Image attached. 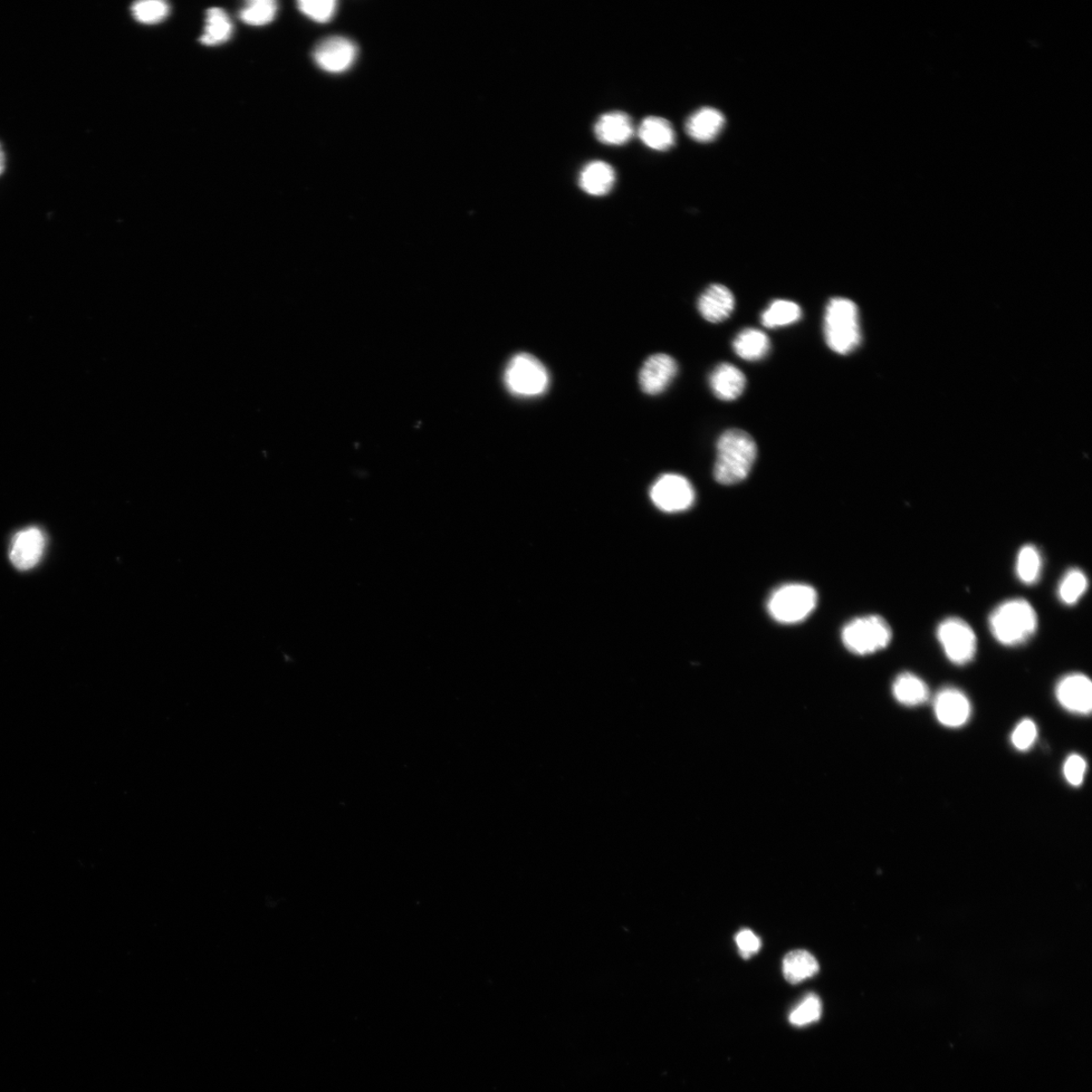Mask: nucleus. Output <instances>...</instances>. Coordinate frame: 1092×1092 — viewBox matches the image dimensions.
<instances>
[{"instance_id": "7c9ffc66", "label": "nucleus", "mask_w": 1092, "mask_h": 1092, "mask_svg": "<svg viewBox=\"0 0 1092 1092\" xmlns=\"http://www.w3.org/2000/svg\"><path fill=\"white\" fill-rule=\"evenodd\" d=\"M1037 739L1038 726L1030 718H1024L1019 723L1011 736L1013 748L1019 752L1031 750Z\"/></svg>"}, {"instance_id": "a211bd4d", "label": "nucleus", "mask_w": 1092, "mask_h": 1092, "mask_svg": "<svg viewBox=\"0 0 1092 1092\" xmlns=\"http://www.w3.org/2000/svg\"><path fill=\"white\" fill-rule=\"evenodd\" d=\"M725 123L723 114L712 108H703L690 117L686 131L690 137L698 142H712L722 132Z\"/></svg>"}, {"instance_id": "5701e85b", "label": "nucleus", "mask_w": 1092, "mask_h": 1092, "mask_svg": "<svg viewBox=\"0 0 1092 1092\" xmlns=\"http://www.w3.org/2000/svg\"><path fill=\"white\" fill-rule=\"evenodd\" d=\"M233 34V25L222 8L212 7L207 13L205 34L200 42L206 46H217L229 41Z\"/></svg>"}, {"instance_id": "412c9836", "label": "nucleus", "mask_w": 1092, "mask_h": 1092, "mask_svg": "<svg viewBox=\"0 0 1092 1092\" xmlns=\"http://www.w3.org/2000/svg\"><path fill=\"white\" fill-rule=\"evenodd\" d=\"M771 348L770 339L758 329H744L733 341L737 356L744 360L756 361L767 357Z\"/></svg>"}, {"instance_id": "4468645a", "label": "nucleus", "mask_w": 1092, "mask_h": 1092, "mask_svg": "<svg viewBox=\"0 0 1092 1092\" xmlns=\"http://www.w3.org/2000/svg\"><path fill=\"white\" fill-rule=\"evenodd\" d=\"M735 301L733 293L723 284H715L708 286L698 300V311L702 317L711 323L725 321L734 310Z\"/></svg>"}, {"instance_id": "9d476101", "label": "nucleus", "mask_w": 1092, "mask_h": 1092, "mask_svg": "<svg viewBox=\"0 0 1092 1092\" xmlns=\"http://www.w3.org/2000/svg\"><path fill=\"white\" fill-rule=\"evenodd\" d=\"M934 712L937 721L943 726L959 728L969 723L972 705L961 690L945 687L934 699Z\"/></svg>"}, {"instance_id": "6e6552de", "label": "nucleus", "mask_w": 1092, "mask_h": 1092, "mask_svg": "<svg viewBox=\"0 0 1092 1092\" xmlns=\"http://www.w3.org/2000/svg\"><path fill=\"white\" fill-rule=\"evenodd\" d=\"M650 499L660 511L680 513L695 503V490L683 476L666 474L659 476L649 492Z\"/></svg>"}, {"instance_id": "0eeeda50", "label": "nucleus", "mask_w": 1092, "mask_h": 1092, "mask_svg": "<svg viewBox=\"0 0 1092 1092\" xmlns=\"http://www.w3.org/2000/svg\"><path fill=\"white\" fill-rule=\"evenodd\" d=\"M937 637L951 663L965 666L977 653V637L972 627L961 618H947L938 625Z\"/></svg>"}, {"instance_id": "39448f33", "label": "nucleus", "mask_w": 1092, "mask_h": 1092, "mask_svg": "<svg viewBox=\"0 0 1092 1092\" xmlns=\"http://www.w3.org/2000/svg\"><path fill=\"white\" fill-rule=\"evenodd\" d=\"M504 384L513 396L533 398L550 387V375L542 362L529 353H519L507 364Z\"/></svg>"}, {"instance_id": "f3484780", "label": "nucleus", "mask_w": 1092, "mask_h": 1092, "mask_svg": "<svg viewBox=\"0 0 1092 1092\" xmlns=\"http://www.w3.org/2000/svg\"><path fill=\"white\" fill-rule=\"evenodd\" d=\"M616 180V171L608 163L593 161L582 169L579 186L586 194L601 197L610 193Z\"/></svg>"}, {"instance_id": "2f4dec72", "label": "nucleus", "mask_w": 1092, "mask_h": 1092, "mask_svg": "<svg viewBox=\"0 0 1092 1092\" xmlns=\"http://www.w3.org/2000/svg\"><path fill=\"white\" fill-rule=\"evenodd\" d=\"M1087 771V763L1084 756L1072 754L1063 765V774L1072 787H1080L1084 783Z\"/></svg>"}, {"instance_id": "1a4fd4ad", "label": "nucleus", "mask_w": 1092, "mask_h": 1092, "mask_svg": "<svg viewBox=\"0 0 1092 1092\" xmlns=\"http://www.w3.org/2000/svg\"><path fill=\"white\" fill-rule=\"evenodd\" d=\"M358 47L341 36H333L316 45L313 59L320 69L329 73L348 71L356 62Z\"/></svg>"}, {"instance_id": "f03ea898", "label": "nucleus", "mask_w": 1092, "mask_h": 1092, "mask_svg": "<svg viewBox=\"0 0 1092 1092\" xmlns=\"http://www.w3.org/2000/svg\"><path fill=\"white\" fill-rule=\"evenodd\" d=\"M989 622L993 637L1005 647L1026 644L1038 629L1036 610L1021 598L1002 602L991 612Z\"/></svg>"}, {"instance_id": "6ab92c4d", "label": "nucleus", "mask_w": 1092, "mask_h": 1092, "mask_svg": "<svg viewBox=\"0 0 1092 1092\" xmlns=\"http://www.w3.org/2000/svg\"><path fill=\"white\" fill-rule=\"evenodd\" d=\"M893 694L896 701L907 707L923 705L930 699V689L922 678L905 672L895 679Z\"/></svg>"}, {"instance_id": "473e14b6", "label": "nucleus", "mask_w": 1092, "mask_h": 1092, "mask_svg": "<svg viewBox=\"0 0 1092 1092\" xmlns=\"http://www.w3.org/2000/svg\"><path fill=\"white\" fill-rule=\"evenodd\" d=\"M735 942L744 959H749L754 954L758 953L761 947L760 938L750 930H743L737 934Z\"/></svg>"}, {"instance_id": "4be33fe9", "label": "nucleus", "mask_w": 1092, "mask_h": 1092, "mask_svg": "<svg viewBox=\"0 0 1092 1092\" xmlns=\"http://www.w3.org/2000/svg\"><path fill=\"white\" fill-rule=\"evenodd\" d=\"M819 970L818 960L808 951L795 950L784 958L783 974L785 980L791 984H798L811 979Z\"/></svg>"}, {"instance_id": "f8f14e48", "label": "nucleus", "mask_w": 1092, "mask_h": 1092, "mask_svg": "<svg viewBox=\"0 0 1092 1092\" xmlns=\"http://www.w3.org/2000/svg\"><path fill=\"white\" fill-rule=\"evenodd\" d=\"M678 372L677 362L668 354L658 353L648 358L639 371V385L646 394H662Z\"/></svg>"}, {"instance_id": "7ed1b4c3", "label": "nucleus", "mask_w": 1092, "mask_h": 1092, "mask_svg": "<svg viewBox=\"0 0 1092 1092\" xmlns=\"http://www.w3.org/2000/svg\"><path fill=\"white\" fill-rule=\"evenodd\" d=\"M825 337L829 348L841 356L859 347V310L854 302L845 298L830 301L825 315Z\"/></svg>"}, {"instance_id": "f257e3e1", "label": "nucleus", "mask_w": 1092, "mask_h": 1092, "mask_svg": "<svg viewBox=\"0 0 1092 1092\" xmlns=\"http://www.w3.org/2000/svg\"><path fill=\"white\" fill-rule=\"evenodd\" d=\"M758 448L754 438L741 429H731L718 439L713 475L716 482L731 486L750 475Z\"/></svg>"}, {"instance_id": "bb28decb", "label": "nucleus", "mask_w": 1092, "mask_h": 1092, "mask_svg": "<svg viewBox=\"0 0 1092 1092\" xmlns=\"http://www.w3.org/2000/svg\"><path fill=\"white\" fill-rule=\"evenodd\" d=\"M277 13L273 0H253L248 3L241 13V20L251 26H264L272 23Z\"/></svg>"}, {"instance_id": "20e7f679", "label": "nucleus", "mask_w": 1092, "mask_h": 1092, "mask_svg": "<svg viewBox=\"0 0 1092 1092\" xmlns=\"http://www.w3.org/2000/svg\"><path fill=\"white\" fill-rule=\"evenodd\" d=\"M819 595L807 583H787L776 589L768 600L771 617L783 625L799 624L817 608Z\"/></svg>"}, {"instance_id": "c85d7f7f", "label": "nucleus", "mask_w": 1092, "mask_h": 1092, "mask_svg": "<svg viewBox=\"0 0 1092 1092\" xmlns=\"http://www.w3.org/2000/svg\"><path fill=\"white\" fill-rule=\"evenodd\" d=\"M132 14L141 24L155 25L166 20L169 15V5L159 0H145L134 5Z\"/></svg>"}, {"instance_id": "9b49d317", "label": "nucleus", "mask_w": 1092, "mask_h": 1092, "mask_svg": "<svg viewBox=\"0 0 1092 1092\" xmlns=\"http://www.w3.org/2000/svg\"><path fill=\"white\" fill-rule=\"evenodd\" d=\"M1059 704L1070 713L1089 715L1092 709V684L1082 673L1063 677L1055 688Z\"/></svg>"}, {"instance_id": "aec40b11", "label": "nucleus", "mask_w": 1092, "mask_h": 1092, "mask_svg": "<svg viewBox=\"0 0 1092 1092\" xmlns=\"http://www.w3.org/2000/svg\"><path fill=\"white\" fill-rule=\"evenodd\" d=\"M638 137L647 147L656 151L669 149L676 140L672 124L658 117H648L641 122Z\"/></svg>"}, {"instance_id": "ddd939ff", "label": "nucleus", "mask_w": 1092, "mask_h": 1092, "mask_svg": "<svg viewBox=\"0 0 1092 1092\" xmlns=\"http://www.w3.org/2000/svg\"><path fill=\"white\" fill-rule=\"evenodd\" d=\"M44 550V534L39 529L31 527L15 535L9 559L17 570L27 571L40 562Z\"/></svg>"}, {"instance_id": "cd10ccee", "label": "nucleus", "mask_w": 1092, "mask_h": 1092, "mask_svg": "<svg viewBox=\"0 0 1092 1092\" xmlns=\"http://www.w3.org/2000/svg\"><path fill=\"white\" fill-rule=\"evenodd\" d=\"M821 1012L822 1005L819 996L809 994L791 1012L789 1022L795 1027H806L818 1022Z\"/></svg>"}, {"instance_id": "393cba45", "label": "nucleus", "mask_w": 1092, "mask_h": 1092, "mask_svg": "<svg viewBox=\"0 0 1092 1092\" xmlns=\"http://www.w3.org/2000/svg\"><path fill=\"white\" fill-rule=\"evenodd\" d=\"M801 316V308L797 303L777 300L762 314V323L767 328H779L798 322Z\"/></svg>"}, {"instance_id": "72a5a7b5", "label": "nucleus", "mask_w": 1092, "mask_h": 1092, "mask_svg": "<svg viewBox=\"0 0 1092 1092\" xmlns=\"http://www.w3.org/2000/svg\"><path fill=\"white\" fill-rule=\"evenodd\" d=\"M5 166V158L2 146H0V175L3 174Z\"/></svg>"}, {"instance_id": "423d86ee", "label": "nucleus", "mask_w": 1092, "mask_h": 1092, "mask_svg": "<svg viewBox=\"0 0 1092 1092\" xmlns=\"http://www.w3.org/2000/svg\"><path fill=\"white\" fill-rule=\"evenodd\" d=\"M893 639V629L879 616L852 619L842 628V644L851 653L868 656L886 648Z\"/></svg>"}, {"instance_id": "b1692460", "label": "nucleus", "mask_w": 1092, "mask_h": 1092, "mask_svg": "<svg viewBox=\"0 0 1092 1092\" xmlns=\"http://www.w3.org/2000/svg\"><path fill=\"white\" fill-rule=\"evenodd\" d=\"M1043 560L1040 551L1033 544L1022 546L1015 562V573L1020 581L1027 585L1036 583L1042 573Z\"/></svg>"}, {"instance_id": "a878e982", "label": "nucleus", "mask_w": 1092, "mask_h": 1092, "mask_svg": "<svg viewBox=\"0 0 1092 1092\" xmlns=\"http://www.w3.org/2000/svg\"><path fill=\"white\" fill-rule=\"evenodd\" d=\"M1088 588V579L1085 572L1079 569L1069 570L1061 579L1058 587V597L1063 605H1076L1085 595Z\"/></svg>"}, {"instance_id": "dca6fc26", "label": "nucleus", "mask_w": 1092, "mask_h": 1092, "mask_svg": "<svg viewBox=\"0 0 1092 1092\" xmlns=\"http://www.w3.org/2000/svg\"><path fill=\"white\" fill-rule=\"evenodd\" d=\"M709 384L716 398L731 401L742 396L746 380L741 369L731 363H722L712 371Z\"/></svg>"}, {"instance_id": "c756f323", "label": "nucleus", "mask_w": 1092, "mask_h": 1092, "mask_svg": "<svg viewBox=\"0 0 1092 1092\" xmlns=\"http://www.w3.org/2000/svg\"><path fill=\"white\" fill-rule=\"evenodd\" d=\"M335 0H302L298 3L300 12L314 22L328 23L337 11Z\"/></svg>"}, {"instance_id": "2eb2a0df", "label": "nucleus", "mask_w": 1092, "mask_h": 1092, "mask_svg": "<svg viewBox=\"0 0 1092 1092\" xmlns=\"http://www.w3.org/2000/svg\"><path fill=\"white\" fill-rule=\"evenodd\" d=\"M596 138L605 145H625L634 136V123L627 113L611 112L603 114L594 126Z\"/></svg>"}]
</instances>
